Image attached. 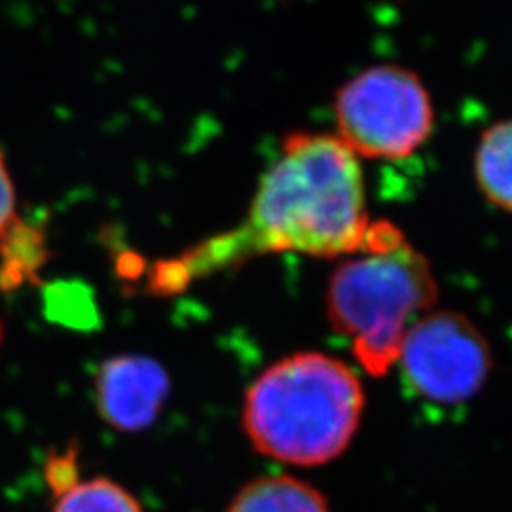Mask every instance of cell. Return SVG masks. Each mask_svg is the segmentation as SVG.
<instances>
[{
	"label": "cell",
	"instance_id": "cell-1",
	"mask_svg": "<svg viewBox=\"0 0 512 512\" xmlns=\"http://www.w3.org/2000/svg\"><path fill=\"white\" fill-rule=\"evenodd\" d=\"M368 228L359 158L338 135L294 131L262 175L245 222L154 264L148 293H181L196 279L266 253L355 255L365 245Z\"/></svg>",
	"mask_w": 512,
	"mask_h": 512
},
{
	"label": "cell",
	"instance_id": "cell-13",
	"mask_svg": "<svg viewBox=\"0 0 512 512\" xmlns=\"http://www.w3.org/2000/svg\"><path fill=\"white\" fill-rule=\"evenodd\" d=\"M2 346H4V323L0 321V351H2Z\"/></svg>",
	"mask_w": 512,
	"mask_h": 512
},
{
	"label": "cell",
	"instance_id": "cell-7",
	"mask_svg": "<svg viewBox=\"0 0 512 512\" xmlns=\"http://www.w3.org/2000/svg\"><path fill=\"white\" fill-rule=\"evenodd\" d=\"M226 512H330V505L325 494L306 480L264 475L247 482Z\"/></svg>",
	"mask_w": 512,
	"mask_h": 512
},
{
	"label": "cell",
	"instance_id": "cell-10",
	"mask_svg": "<svg viewBox=\"0 0 512 512\" xmlns=\"http://www.w3.org/2000/svg\"><path fill=\"white\" fill-rule=\"evenodd\" d=\"M52 512H145L139 499L122 484L93 476L78 480L65 492L55 495Z\"/></svg>",
	"mask_w": 512,
	"mask_h": 512
},
{
	"label": "cell",
	"instance_id": "cell-8",
	"mask_svg": "<svg viewBox=\"0 0 512 512\" xmlns=\"http://www.w3.org/2000/svg\"><path fill=\"white\" fill-rule=\"evenodd\" d=\"M475 177L488 202L512 213V118L482 133L476 147Z\"/></svg>",
	"mask_w": 512,
	"mask_h": 512
},
{
	"label": "cell",
	"instance_id": "cell-9",
	"mask_svg": "<svg viewBox=\"0 0 512 512\" xmlns=\"http://www.w3.org/2000/svg\"><path fill=\"white\" fill-rule=\"evenodd\" d=\"M46 239L33 224L21 219L0 245V289L14 291L37 281L46 262Z\"/></svg>",
	"mask_w": 512,
	"mask_h": 512
},
{
	"label": "cell",
	"instance_id": "cell-3",
	"mask_svg": "<svg viewBox=\"0 0 512 512\" xmlns=\"http://www.w3.org/2000/svg\"><path fill=\"white\" fill-rule=\"evenodd\" d=\"M437 296L429 260L395 224L380 220L370 222L363 249L330 275L325 306L357 363L380 378L397 365L406 332L433 311Z\"/></svg>",
	"mask_w": 512,
	"mask_h": 512
},
{
	"label": "cell",
	"instance_id": "cell-11",
	"mask_svg": "<svg viewBox=\"0 0 512 512\" xmlns=\"http://www.w3.org/2000/svg\"><path fill=\"white\" fill-rule=\"evenodd\" d=\"M21 220L18 213V196L12 179V171L6 162L4 152L0 150V245L12 234Z\"/></svg>",
	"mask_w": 512,
	"mask_h": 512
},
{
	"label": "cell",
	"instance_id": "cell-5",
	"mask_svg": "<svg viewBox=\"0 0 512 512\" xmlns=\"http://www.w3.org/2000/svg\"><path fill=\"white\" fill-rule=\"evenodd\" d=\"M404 380L429 403L471 401L492 372V351L475 323L458 311H429L404 336Z\"/></svg>",
	"mask_w": 512,
	"mask_h": 512
},
{
	"label": "cell",
	"instance_id": "cell-12",
	"mask_svg": "<svg viewBox=\"0 0 512 512\" xmlns=\"http://www.w3.org/2000/svg\"><path fill=\"white\" fill-rule=\"evenodd\" d=\"M78 480H80V476H78L74 450L65 452V454H52L46 461V482L54 495L65 492Z\"/></svg>",
	"mask_w": 512,
	"mask_h": 512
},
{
	"label": "cell",
	"instance_id": "cell-2",
	"mask_svg": "<svg viewBox=\"0 0 512 512\" xmlns=\"http://www.w3.org/2000/svg\"><path fill=\"white\" fill-rule=\"evenodd\" d=\"M365 401L351 366L327 353L302 351L266 368L247 389L243 429L266 458L321 467L348 450Z\"/></svg>",
	"mask_w": 512,
	"mask_h": 512
},
{
	"label": "cell",
	"instance_id": "cell-4",
	"mask_svg": "<svg viewBox=\"0 0 512 512\" xmlns=\"http://www.w3.org/2000/svg\"><path fill=\"white\" fill-rule=\"evenodd\" d=\"M338 139L361 160H404L435 128L431 93L401 65H374L349 78L334 95Z\"/></svg>",
	"mask_w": 512,
	"mask_h": 512
},
{
	"label": "cell",
	"instance_id": "cell-6",
	"mask_svg": "<svg viewBox=\"0 0 512 512\" xmlns=\"http://www.w3.org/2000/svg\"><path fill=\"white\" fill-rule=\"evenodd\" d=\"M171 393L164 366L147 355H118L99 366L95 410L118 433H141L160 416Z\"/></svg>",
	"mask_w": 512,
	"mask_h": 512
}]
</instances>
